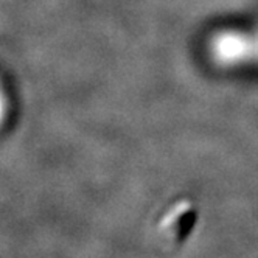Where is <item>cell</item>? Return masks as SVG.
<instances>
[{"label":"cell","instance_id":"6da1fadb","mask_svg":"<svg viewBox=\"0 0 258 258\" xmlns=\"http://www.w3.org/2000/svg\"><path fill=\"white\" fill-rule=\"evenodd\" d=\"M11 117V98L5 86L4 78L0 77V129H4Z\"/></svg>","mask_w":258,"mask_h":258}]
</instances>
